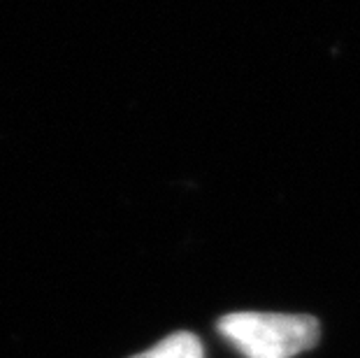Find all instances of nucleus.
Instances as JSON below:
<instances>
[{
  "mask_svg": "<svg viewBox=\"0 0 360 358\" xmlns=\"http://www.w3.org/2000/svg\"><path fill=\"white\" fill-rule=\"evenodd\" d=\"M219 331L247 358H293L321 338L319 321L307 314L235 312L221 319Z\"/></svg>",
  "mask_w": 360,
  "mask_h": 358,
  "instance_id": "1",
  "label": "nucleus"
},
{
  "mask_svg": "<svg viewBox=\"0 0 360 358\" xmlns=\"http://www.w3.org/2000/svg\"><path fill=\"white\" fill-rule=\"evenodd\" d=\"M133 358H205L200 340L193 333H174L170 338L160 340L149 352L137 354Z\"/></svg>",
  "mask_w": 360,
  "mask_h": 358,
  "instance_id": "2",
  "label": "nucleus"
}]
</instances>
